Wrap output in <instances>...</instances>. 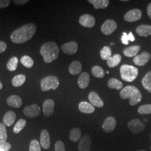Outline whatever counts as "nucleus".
<instances>
[{"label":"nucleus","mask_w":151,"mask_h":151,"mask_svg":"<svg viewBox=\"0 0 151 151\" xmlns=\"http://www.w3.org/2000/svg\"><path fill=\"white\" fill-rule=\"evenodd\" d=\"M36 25L33 23H29L17 28L10 35L11 41L16 44L25 43L30 40L36 32Z\"/></svg>","instance_id":"obj_1"},{"label":"nucleus","mask_w":151,"mask_h":151,"mask_svg":"<svg viewBox=\"0 0 151 151\" xmlns=\"http://www.w3.org/2000/svg\"><path fill=\"white\" fill-rule=\"evenodd\" d=\"M40 53L43 57L44 61L47 63H50L57 59L60 50L57 44L53 42H49L42 45Z\"/></svg>","instance_id":"obj_2"},{"label":"nucleus","mask_w":151,"mask_h":151,"mask_svg":"<svg viewBox=\"0 0 151 151\" xmlns=\"http://www.w3.org/2000/svg\"><path fill=\"white\" fill-rule=\"evenodd\" d=\"M120 97L122 99H129L130 105L134 106L141 101L142 95L136 87L127 86L120 92Z\"/></svg>","instance_id":"obj_3"},{"label":"nucleus","mask_w":151,"mask_h":151,"mask_svg":"<svg viewBox=\"0 0 151 151\" xmlns=\"http://www.w3.org/2000/svg\"><path fill=\"white\" fill-rule=\"evenodd\" d=\"M120 76L126 82H131L135 80L138 75V69L130 65H123L120 67Z\"/></svg>","instance_id":"obj_4"},{"label":"nucleus","mask_w":151,"mask_h":151,"mask_svg":"<svg viewBox=\"0 0 151 151\" xmlns=\"http://www.w3.org/2000/svg\"><path fill=\"white\" fill-rule=\"evenodd\" d=\"M60 85L59 79L55 76H48L42 79L40 81L41 90L42 91H48L50 89L56 90Z\"/></svg>","instance_id":"obj_5"},{"label":"nucleus","mask_w":151,"mask_h":151,"mask_svg":"<svg viewBox=\"0 0 151 151\" xmlns=\"http://www.w3.org/2000/svg\"><path fill=\"white\" fill-rule=\"evenodd\" d=\"M128 127L133 134H138L145 129V125L141 122L139 119H134L130 121Z\"/></svg>","instance_id":"obj_6"},{"label":"nucleus","mask_w":151,"mask_h":151,"mask_svg":"<svg viewBox=\"0 0 151 151\" xmlns=\"http://www.w3.org/2000/svg\"><path fill=\"white\" fill-rule=\"evenodd\" d=\"M117 24L116 22L111 19H108L104 22L101 27V31L105 35H109L116 29Z\"/></svg>","instance_id":"obj_7"},{"label":"nucleus","mask_w":151,"mask_h":151,"mask_svg":"<svg viewBox=\"0 0 151 151\" xmlns=\"http://www.w3.org/2000/svg\"><path fill=\"white\" fill-rule=\"evenodd\" d=\"M142 15V12L139 9H135L128 11L124 15V20L126 22H135L139 20Z\"/></svg>","instance_id":"obj_8"},{"label":"nucleus","mask_w":151,"mask_h":151,"mask_svg":"<svg viewBox=\"0 0 151 151\" xmlns=\"http://www.w3.org/2000/svg\"><path fill=\"white\" fill-rule=\"evenodd\" d=\"M23 112L29 118H36L40 114V108L37 105L33 104L26 106L24 109Z\"/></svg>","instance_id":"obj_9"},{"label":"nucleus","mask_w":151,"mask_h":151,"mask_svg":"<svg viewBox=\"0 0 151 151\" xmlns=\"http://www.w3.org/2000/svg\"><path fill=\"white\" fill-rule=\"evenodd\" d=\"M91 147V139L89 135H84L81 138L78 145L80 151H90Z\"/></svg>","instance_id":"obj_10"},{"label":"nucleus","mask_w":151,"mask_h":151,"mask_svg":"<svg viewBox=\"0 0 151 151\" xmlns=\"http://www.w3.org/2000/svg\"><path fill=\"white\" fill-rule=\"evenodd\" d=\"M151 54L147 52H144L139 55H137L133 59V62L135 65L143 66L146 65L151 59Z\"/></svg>","instance_id":"obj_11"},{"label":"nucleus","mask_w":151,"mask_h":151,"mask_svg":"<svg viewBox=\"0 0 151 151\" xmlns=\"http://www.w3.org/2000/svg\"><path fill=\"white\" fill-rule=\"evenodd\" d=\"M61 49L65 54L72 55L77 52L78 50V44L74 41L70 42L63 44L61 46Z\"/></svg>","instance_id":"obj_12"},{"label":"nucleus","mask_w":151,"mask_h":151,"mask_svg":"<svg viewBox=\"0 0 151 151\" xmlns=\"http://www.w3.org/2000/svg\"><path fill=\"white\" fill-rule=\"evenodd\" d=\"M79 23L84 27L91 28L95 26V19L94 17L91 15L85 14L80 17Z\"/></svg>","instance_id":"obj_13"},{"label":"nucleus","mask_w":151,"mask_h":151,"mask_svg":"<svg viewBox=\"0 0 151 151\" xmlns=\"http://www.w3.org/2000/svg\"><path fill=\"white\" fill-rule=\"evenodd\" d=\"M55 103L52 99L46 100L43 104V111L46 117L51 116L54 113Z\"/></svg>","instance_id":"obj_14"},{"label":"nucleus","mask_w":151,"mask_h":151,"mask_svg":"<svg viewBox=\"0 0 151 151\" xmlns=\"http://www.w3.org/2000/svg\"><path fill=\"white\" fill-rule=\"evenodd\" d=\"M116 125V122L113 117L109 116L105 119L102 125V128L104 132L110 133L113 131Z\"/></svg>","instance_id":"obj_15"},{"label":"nucleus","mask_w":151,"mask_h":151,"mask_svg":"<svg viewBox=\"0 0 151 151\" xmlns=\"http://www.w3.org/2000/svg\"><path fill=\"white\" fill-rule=\"evenodd\" d=\"M88 99L92 105L97 108H102L104 102L96 92L92 91L88 95Z\"/></svg>","instance_id":"obj_16"},{"label":"nucleus","mask_w":151,"mask_h":151,"mask_svg":"<svg viewBox=\"0 0 151 151\" xmlns=\"http://www.w3.org/2000/svg\"><path fill=\"white\" fill-rule=\"evenodd\" d=\"M90 76L87 72H82L78 79V85L81 89H85L89 85Z\"/></svg>","instance_id":"obj_17"},{"label":"nucleus","mask_w":151,"mask_h":151,"mask_svg":"<svg viewBox=\"0 0 151 151\" xmlns=\"http://www.w3.org/2000/svg\"><path fill=\"white\" fill-rule=\"evenodd\" d=\"M40 142L41 146L45 150H47L50 146V135L47 130L44 129L42 131L40 134Z\"/></svg>","instance_id":"obj_18"},{"label":"nucleus","mask_w":151,"mask_h":151,"mask_svg":"<svg viewBox=\"0 0 151 151\" xmlns=\"http://www.w3.org/2000/svg\"><path fill=\"white\" fill-rule=\"evenodd\" d=\"M7 104L12 108H19L22 104V99L17 95H11L7 99Z\"/></svg>","instance_id":"obj_19"},{"label":"nucleus","mask_w":151,"mask_h":151,"mask_svg":"<svg viewBox=\"0 0 151 151\" xmlns=\"http://www.w3.org/2000/svg\"><path fill=\"white\" fill-rule=\"evenodd\" d=\"M136 32L138 35L143 37H146L151 35V25H141L136 29Z\"/></svg>","instance_id":"obj_20"},{"label":"nucleus","mask_w":151,"mask_h":151,"mask_svg":"<svg viewBox=\"0 0 151 151\" xmlns=\"http://www.w3.org/2000/svg\"><path fill=\"white\" fill-rule=\"evenodd\" d=\"M79 110L85 114L93 113L95 111V107L91 104L86 101H82L78 105Z\"/></svg>","instance_id":"obj_21"},{"label":"nucleus","mask_w":151,"mask_h":151,"mask_svg":"<svg viewBox=\"0 0 151 151\" xmlns=\"http://www.w3.org/2000/svg\"><path fill=\"white\" fill-rule=\"evenodd\" d=\"M82 70V65L81 62L78 60L72 62L69 66L68 71L72 75H77L80 74Z\"/></svg>","instance_id":"obj_22"},{"label":"nucleus","mask_w":151,"mask_h":151,"mask_svg":"<svg viewBox=\"0 0 151 151\" xmlns=\"http://www.w3.org/2000/svg\"><path fill=\"white\" fill-rule=\"evenodd\" d=\"M16 115L15 112L9 111L6 113L4 117V123L6 126L10 127L14 123L16 119Z\"/></svg>","instance_id":"obj_23"},{"label":"nucleus","mask_w":151,"mask_h":151,"mask_svg":"<svg viewBox=\"0 0 151 151\" xmlns=\"http://www.w3.org/2000/svg\"><path fill=\"white\" fill-rule=\"evenodd\" d=\"M140 47L139 45H133L125 48L123 50V54L127 57H133L136 56L140 50Z\"/></svg>","instance_id":"obj_24"},{"label":"nucleus","mask_w":151,"mask_h":151,"mask_svg":"<svg viewBox=\"0 0 151 151\" xmlns=\"http://www.w3.org/2000/svg\"><path fill=\"white\" fill-rule=\"evenodd\" d=\"M121 60L122 56L120 54H114L106 60V63L110 68H114L119 65Z\"/></svg>","instance_id":"obj_25"},{"label":"nucleus","mask_w":151,"mask_h":151,"mask_svg":"<svg viewBox=\"0 0 151 151\" xmlns=\"http://www.w3.org/2000/svg\"><path fill=\"white\" fill-rule=\"evenodd\" d=\"M88 2L92 4L95 9H105L109 5V0H88Z\"/></svg>","instance_id":"obj_26"},{"label":"nucleus","mask_w":151,"mask_h":151,"mask_svg":"<svg viewBox=\"0 0 151 151\" xmlns=\"http://www.w3.org/2000/svg\"><path fill=\"white\" fill-rule=\"evenodd\" d=\"M142 84L144 88L151 93V70L148 72L142 78Z\"/></svg>","instance_id":"obj_27"},{"label":"nucleus","mask_w":151,"mask_h":151,"mask_svg":"<svg viewBox=\"0 0 151 151\" xmlns=\"http://www.w3.org/2000/svg\"><path fill=\"white\" fill-rule=\"evenodd\" d=\"M108 86L111 89L120 90H122L123 85L121 81L118 80L115 78H111L108 81Z\"/></svg>","instance_id":"obj_28"},{"label":"nucleus","mask_w":151,"mask_h":151,"mask_svg":"<svg viewBox=\"0 0 151 151\" xmlns=\"http://www.w3.org/2000/svg\"><path fill=\"white\" fill-rule=\"evenodd\" d=\"M26 80V77L24 75H18L15 76L12 80V84L14 87H18L22 86Z\"/></svg>","instance_id":"obj_29"},{"label":"nucleus","mask_w":151,"mask_h":151,"mask_svg":"<svg viewBox=\"0 0 151 151\" xmlns=\"http://www.w3.org/2000/svg\"><path fill=\"white\" fill-rule=\"evenodd\" d=\"M81 130L79 128H75L70 130V138L72 142H76L81 139Z\"/></svg>","instance_id":"obj_30"},{"label":"nucleus","mask_w":151,"mask_h":151,"mask_svg":"<svg viewBox=\"0 0 151 151\" xmlns=\"http://www.w3.org/2000/svg\"><path fill=\"white\" fill-rule=\"evenodd\" d=\"M91 73L94 77L99 78H102L105 76L104 69L99 65H95L92 68Z\"/></svg>","instance_id":"obj_31"},{"label":"nucleus","mask_w":151,"mask_h":151,"mask_svg":"<svg viewBox=\"0 0 151 151\" xmlns=\"http://www.w3.org/2000/svg\"><path fill=\"white\" fill-rule=\"evenodd\" d=\"M100 53L102 60H107L112 56L111 49L108 46H105L100 50Z\"/></svg>","instance_id":"obj_32"},{"label":"nucleus","mask_w":151,"mask_h":151,"mask_svg":"<svg viewBox=\"0 0 151 151\" xmlns=\"http://www.w3.org/2000/svg\"><path fill=\"white\" fill-rule=\"evenodd\" d=\"M19 60L16 57H12L10 60H9L7 63V68L10 71H15L16 70L17 65H18Z\"/></svg>","instance_id":"obj_33"},{"label":"nucleus","mask_w":151,"mask_h":151,"mask_svg":"<svg viewBox=\"0 0 151 151\" xmlns=\"http://www.w3.org/2000/svg\"><path fill=\"white\" fill-rule=\"evenodd\" d=\"M22 65L27 68H32L34 65V60L32 58L28 55H24L20 59Z\"/></svg>","instance_id":"obj_34"},{"label":"nucleus","mask_w":151,"mask_h":151,"mask_svg":"<svg viewBox=\"0 0 151 151\" xmlns=\"http://www.w3.org/2000/svg\"><path fill=\"white\" fill-rule=\"evenodd\" d=\"M27 125V121L24 119H20L15 124L14 128V132L16 134L19 133Z\"/></svg>","instance_id":"obj_35"},{"label":"nucleus","mask_w":151,"mask_h":151,"mask_svg":"<svg viewBox=\"0 0 151 151\" xmlns=\"http://www.w3.org/2000/svg\"><path fill=\"white\" fill-rule=\"evenodd\" d=\"M138 113L140 115H146L151 114V104H146L140 106L138 110Z\"/></svg>","instance_id":"obj_36"},{"label":"nucleus","mask_w":151,"mask_h":151,"mask_svg":"<svg viewBox=\"0 0 151 151\" xmlns=\"http://www.w3.org/2000/svg\"><path fill=\"white\" fill-rule=\"evenodd\" d=\"M7 139L5 125L0 123V142H6Z\"/></svg>","instance_id":"obj_37"},{"label":"nucleus","mask_w":151,"mask_h":151,"mask_svg":"<svg viewBox=\"0 0 151 151\" xmlns=\"http://www.w3.org/2000/svg\"><path fill=\"white\" fill-rule=\"evenodd\" d=\"M29 151H41L40 143L37 140H32L30 143Z\"/></svg>","instance_id":"obj_38"},{"label":"nucleus","mask_w":151,"mask_h":151,"mask_svg":"<svg viewBox=\"0 0 151 151\" xmlns=\"http://www.w3.org/2000/svg\"><path fill=\"white\" fill-rule=\"evenodd\" d=\"M55 151H65V144L62 141L58 140L55 143Z\"/></svg>","instance_id":"obj_39"},{"label":"nucleus","mask_w":151,"mask_h":151,"mask_svg":"<svg viewBox=\"0 0 151 151\" xmlns=\"http://www.w3.org/2000/svg\"><path fill=\"white\" fill-rule=\"evenodd\" d=\"M11 145L7 142H0V149L4 151H9L11 149Z\"/></svg>","instance_id":"obj_40"},{"label":"nucleus","mask_w":151,"mask_h":151,"mask_svg":"<svg viewBox=\"0 0 151 151\" xmlns=\"http://www.w3.org/2000/svg\"><path fill=\"white\" fill-rule=\"evenodd\" d=\"M11 2L10 0H0V9L6 8L10 5Z\"/></svg>","instance_id":"obj_41"},{"label":"nucleus","mask_w":151,"mask_h":151,"mask_svg":"<svg viewBox=\"0 0 151 151\" xmlns=\"http://www.w3.org/2000/svg\"><path fill=\"white\" fill-rule=\"evenodd\" d=\"M122 43L125 44V45H128L129 44V38H128V35L126 32H123V35L122 37Z\"/></svg>","instance_id":"obj_42"},{"label":"nucleus","mask_w":151,"mask_h":151,"mask_svg":"<svg viewBox=\"0 0 151 151\" xmlns=\"http://www.w3.org/2000/svg\"><path fill=\"white\" fill-rule=\"evenodd\" d=\"M7 48V44L4 42L0 41V53L4 52Z\"/></svg>","instance_id":"obj_43"},{"label":"nucleus","mask_w":151,"mask_h":151,"mask_svg":"<svg viewBox=\"0 0 151 151\" xmlns=\"http://www.w3.org/2000/svg\"><path fill=\"white\" fill-rule=\"evenodd\" d=\"M29 0H14L13 2L16 5H22L27 3Z\"/></svg>","instance_id":"obj_44"},{"label":"nucleus","mask_w":151,"mask_h":151,"mask_svg":"<svg viewBox=\"0 0 151 151\" xmlns=\"http://www.w3.org/2000/svg\"><path fill=\"white\" fill-rule=\"evenodd\" d=\"M147 12L148 16H149V17L151 19V3H150L147 6Z\"/></svg>","instance_id":"obj_45"},{"label":"nucleus","mask_w":151,"mask_h":151,"mask_svg":"<svg viewBox=\"0 0 151 151\" xmlns=\"http://www.w3.org/2000/svg\"><path fill=\"white\" fill-rule=\"evenodd\" d=\"M128 35L129 40L131 41V42H133V41H134L135 38L134 37V36H133V35L132 32H130L129 33V34H128Z\"/></svg>","instance_id":"obj_46"},{"label":"nucleus","mask_w":151,"mask_h":151,"mask_svg":"<svg viewBox=\"0 0 151 151\" xmlns=\"http://www.w3.org/2000/svg\"><path fill=\"white\" fill-rule=\"evenodd\" d=\"M2 87H3V85H2L1 82L0 81V90H1L2 88Z\"/></svg>","instance_id":"obj_47"},{"label":"nucleus","mask_w":151,"mask_h":151,"mask_svg":"<svg viewBox=\"0 0 151 151\" xmlns=\"http://www.w3.org/2000/svg\"><path fill=\"white\" fill-rule=\"evenodd\" d=\"M150 139H151V134H150ZM150 150H151V146H150Z\"/></svg>","instance_id":"obj_48"},{"label":"nucleus","mask_w":151,"mask_h":151,"mask_svg":"<svg viewBox=\"0 0 151 151\" xmlns=\"http://www.w3.org/2000/svg\"><path fill=\"white\" fill-rule=\"evenodd\" d=\"M137 151H147L146 150H137Z\"/></svg>","instance_id":"obj_49"},{"label":"nucleus","mask_w":151,"mask_h":151,"mask_svg":"<svg viewBox=\"0 0 151 151\" xmlns=\"http://www.w3.org/2000/svg\"><path fill=\"white\" fill-rule=\"evenodd\" d=\"M106 73H109V71H107V72H106Z\"/></svg>","instance_id":"obj_50"},{"label":"nucleus","mask_w":151,"mask_h":151,"mask_svg":"<svg viewBox=\"0 0 151 151\" xmlns=\"http://www.w3.org/2000/svg\"><path fill=\"white\" fill-rule=\"evenodd\" d=\"M0 151H3V150H1V149H0Z\"/></svg>","instance_id":"obj_51"}]
</instances>
